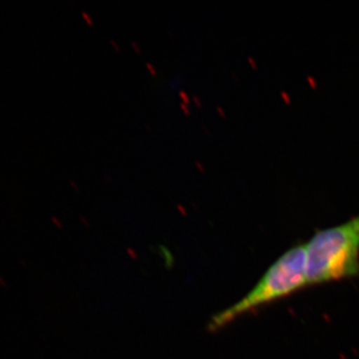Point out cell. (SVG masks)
<instances>
[{
  "label": "cell",
  "mask_w": 359,
  "mask_h": 359,
  "mask_svg": "<svg viewBox=\"0 0 359 359\" xmlns=\"http://www.w3.org/2000/svg\"><path fill=\"white\" fill-rule=\"evenodd\" d=\"M304 247L309 285L358 276L359 216L316 231Z\"/></svg>",
  "instance_id": "cell-1"
},
{
  "label": "cell",
  "mask_w": 359,
  "mask_h": 359,
  "mask_svg": "<svg viewBox=\"0 0 359 359\" xmlns=\"http://www.w3.org/2000/svg\"><path fill=\"white\" fill-rule=\"evenodd\" d=\"M308 285L306 247L304 244L294 245L269 266L254 289L242 299L217 313L210 321L209 328L216 330L223 327L243 314L282 299Z\"/></svg>",
  "instance_id": "cell-2"
},
{
  "label": "cell",
  "mask_w": 359,
  "mask_h": 359,
  "mask_svg": "<svg viewBox=\"0 0 359 359\" xmlns=\"http://www.w3.org/2000/svg\"><path fill=\"white\" fill-rule=\"evenodd\" d=\"M180 95H181L182 99L185 101V103H189V101L190 100H189L188 94H187L186 92L180 91Z\"/></svg>",
  "instance_id": "cell-3"
},
{
  "label": "cell",
  "mask_w": 359,
  "mask_h": 359,
  "mask_svg": "<svg viewBox=\"0 0 359 359\" xmlns=\"http://www.w3.org/2000/svg\"><path fill=\"white\" fill-rule=\"evenodd\" d=\"M0 285H1V287H4V289H7V287H8V283H7L6 280H4L2 276H0Z\"/></svg>",
  "instance_id": "cell-4"
},
{
  "label": "cell",
  "mask_w": 359,
  "mask_h": 359,
  "mask_svg": "<svg viewBox=\"0 0 359 359\" xmlns=\"http://www.w3.org/2000/svg\"><path fill=\"white\" fill-rule=\"evenodd\" d=\"M82 15L84 16L85 20L88 21L89 25H92V23H93V22H92V20H91V18H90L89 14H87L86 13H82Z\"/></svg>",
  "instance_id": "cell-5"
},
{
  "label": "cell",
  "mask_w": 359,
  "mask_h": 359,
  "mask_svg": "<svg viewBox=\"0 0 359 359\" xmlns=\"http://www.w3.org/2000/svg\"><path fill=\"white\" fill-rule=\"evenodd\" d=\"M147 66H148L149 69H150L151 73H152L153 75H156L155 68L153 67V66L151 65L150 63H147Z\"/></svg>",
  "instance_id": "cell-6"
},
{
  "label": "cell",
  "mask_w": 359,
  "mask_h": 359,
  "mask_svg": "<svg viewBox=\"0 0 359 359\" xmlns=\"http://www.w3.org/2000/svg\"><path fill=\"white\" fill-rule=\"evenodd\" d=\"M181 107L183 108L184 111H185L186 114H189V113H190V111H189L188 108H187V106L185 105V104L182 103Z\"/></svg>",
  "instance_id": "cell-7"
},
{
  "label": "cell",
  "mask_w": 359,
  "mask_h": 359,
  "mask_svg": "<svg viewBox=\"0 0 359 359\" xmlns=\"http://www.w3.org/2000/svg\"><path fill=\"white\" fill-rule=\"evenodd\" d=\"M196 164H197V166L198 168H199V169L201 170V171H204V167H203V165L201 164V163L198 162H196Z\"/></svg>",
  "instance_id": "cell-8"
},
{
  "label": "cell",
  "mask_w": 359,
  "mask_h": 359,
  "mask_svg": "<svg viewBox=\"0 0 359 359\" xmlns=\"http://www.w3.org/2000/svg\"><path fill=\"white\" fill-rule=\"evenodd\" d=\"M194 100L196 101V103H197L198 106H201V100H199V99H198L197 96H194Z\"/></svg>",
  "instance_id": "cell-9"
},
{
  "label": "cell",
  "mask_w": 359,
  "mask_h": 359,
  "mask_svg": "<svg viewBox=\"0 0 359 359\" xmlns=\"http://www.w3.org/2000/svg\"><path fill=\"white\" fill-rule=\"evenodd\" d=\"M111 43L114 45L116 50H119V47H118V45L115 43L114 40L111 39Z\"/></svg>",
  "instance_id": "cell-10"
},
{
  "label": "cell",
  "mask_w": 359,
  "mask_h": 359,
  "mask_svg": "<svg viewBox=\"0 0 359 359\" xmlns=\"http://www.w3.org/2000/svg\"><path fill=\"white\" fill-rule=\"evenodd\" d=\"M132 44H133V46L135 47V49H136L137 52H140V49H139L138 45L135 43V42H132Z\"/></svg>",
  "instance_id": "cell-11"
}]
</instances>
